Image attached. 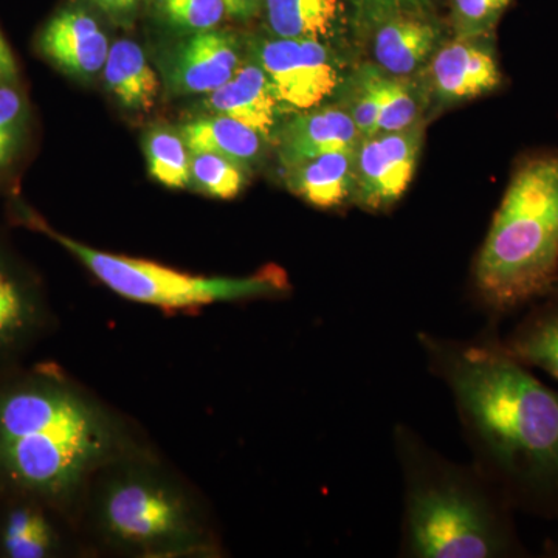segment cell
I'll list each match as a JSON object with an SVG mask.
<instances>
[{"instance_id":"6da1fadb","label":"cell","mask_w":558,"mask_h":558,"mask_svg":"<svg viewBox=\"0 0 558 558\" xmlns=\"http://www.w3.org/2000/svg\"><path fill=\"white\" fill-rule=\"evenodd\" d=\"M418 332L433 376L449 388L473 465L515 512L558 520V392L499 344Z\"/></svg>"},{"instance_id":"7a4b0ae2","label":"cell","mask_w":558,"mask_h":558,"mask_svg":"<svg viewBox=\"0 0 558 558\" xmlns=\"http://www.w3.org/2000/svg\"><path fill=\"white\" fill-rule=\"evenodd\" d=\"M128 451L119 418L54 366L0 384V483L17 495L72 508Z\"/></svg>"},{"instance_id":"3957f363","label":"cell","mask_w":558,"mask_h":558,"mask_svg":"<svg viewBox=\"0 0 558 558\" xmlns=\"http://www.w3.org/2000/svg\"><path fill=\"white\" fill-rule=\"evenodd\" d=\"M403 478L400 556L526 558L515 510L475 465L458 464L413 428L396 425Z\"/></svg>"},{"instance_id":"277c9868","label":"cell","mask_w":558,"mask_h":558,"mask_svg":"<svg viewBox=\"0 0 558 558\" xmlns=\"http://www.w3.org/2000/svg\"><path fill=\"white\" fill-rule=\"evenodd\" d=\"M558 286V156L513 172L473 266V292L492 326Z\"/></svg>"},{"instance_id":"5b68a950","label":"cell","mask_w":558,"mask_h":558,"mask_svg":"<svg viewBox=\"0 0 558 558\" xmlns=\"http://www.w3.org/2000/svg\"><path fill=\"white\" fill-rule=\"evenodd\" d=\"M90 519L109 548L134 557L199 556L215 550L207 517L193 492L135 451L92 478Z\"/></svg>"},{"instance_id":"8992f818","label":"cell","mask_w":558,"mask_h":558,"mask_svg":"<svg viewBox=\"0 0 558 558\" xmlns=\"http://www.w3.org/2000/svg\"><path fill=\"white\" fill-rule=\"evenodd\" d=\"M21 218L28 229L46 234L68 250L106 288L134 303L171 312L196 311L216 303L284 299L292 292L288 274L277 264L245 277H202L149 259L89 247L51 229L32 211L22 213Z\"/></svg>"},{"instance_id":"52a82bcc","label":"cell","mask_w":558,"mask_h":558,"mask_svg":"<svg viewBox=\"0 0 558 558\" xmlns=\"http://www.w3.org/2000/svg\"><path fill=\"white\" fill-rule=\"evenodd\" d=\"M250 54L259 62L284 113L323 106L339 94L348 73L339 54L318 39H256Z\"/></svg>"},{"instance_id":"ba28073f","label":"cell","mask_w":558,"mask_h":558,"mask_svg":"<svg viewBox=\"0 0 558 558\" xmlns=\"http://www.w3.org/2000/svg\"><path fill=\"white\" fill-rule=\"evenodd\" d=\"M422 143L424 123L363 138L355 153V204L368 211L395 207L416 172Z\"/></svg>"},{"instance_id":"9c48e42d","label":"cell","mask_w":558,"mask_h":558,"mask_svg":"<svg viewBox=\"0 0 558 558\" xmlns=\"http://www.w3.org/2000/svg\"><path fill=\"white\" fill-rule=\"evenodd\" d=\"M242 61L240 38L213 28L175 44L165 53L161 72L171 94L207 95L233 78Z\"/></svg>"},{"instance_id":"30bf717a","label":"cell","mask_w":558,"mask_h":558,"mask_svg":"<svg viewBox=\"0 0 558 558\" xmlns=\"http://www.w3.org/2000/svg\"><path fill=\"white\" fill-rule=\"evenodd\" d=\"M490 36L440 44L428 62L429 90L439 105H457L490 94L501 84Z\"/></svg>"},{"instance_id":"8fae6325","label":"cell","mask_w":558,"mask_h":558,"mask_svg":"<svg viewBox=\"0 0 558 558\" xmlns=\"http://www.w3.org/2000/svg\"><path fill=\"white\" fill-rule=\"evenodd\" d=\"M38 49L65 75L89 81L105 69L110 46L92 14L80 7H69L47 22L38 38Z\"/></svg>"},{"instance_id":"7c38bea8","label":"cell","mask_w":558,"mask_h":558,"mask_svg":"<svg viewBox=\"0 0 558 558\" xmlns=\"http://www.w3.org/2000/svg\"><path fill=\"white\" fill-rule=\"evenodd\" d=\"M274 140L279 165L288 170L323 154L357 149L363 137L347 110L330 105L293 113Z\"/></svg>"},{"instance_id":"4fadbf2b","label":"cell","mask_w":558,"mask_h":558,"mask_svg":"<svg viewBox=\"0 0 558 558\" xmlns=\"http://www.w3.org/2000/svg\"><path fill=\"white\" fill-rule=\"evenodd\" d=\"M47 325L49 312L38 286L0 252V366L24 354Z\"/></svg>"},{"instance_id":"5bb4252c","label":"cell","mask_w":558,"mask_h":558,"mask_svg":"<svg viewBox=\"0 0 558 558\" xmlns=\"http://www.w3.org/2000/svg\"><path fill=\"white\" fill-rule=\"evenodd\" d=\"M202 106L209 113L230 117L252 128L266 142L275 138L284 116L266 72L252 54L244 58L233 78L205 95Z\"/></svg>"},{"instance_id":"9a60e30c","label":"cell","mask_w":558,"mask_h":558,"mask_svg":"<svg viewBox=\"0 0 558 558\" xmlns=\"http://www.w3.org/2000/svg\"><path fill=\"white\" fill-rule=\"evenodd\" d=\"M373 31L374 64L398 78H409L427 65L442 44L438 25L425 14H396Z\"/></svg>"},{"instance_id":"2e32d148","label":"cell","mask_w":558,"mask_h":558,"mask_svg":"<svg viewBox=\"0 0 558 558\" xmlns=\"http://www.w3.org/2000/svg\"><path fill=\"white\" fill-rule=\"evenodd\" d=\"M355 153L340 150L315 157L284 170V183L290 193L307 202L312 207L332 209L354 202Z\"/></svg>"},{"instance_id":"e0dca14e","label":"cell","mask_w":558,"mask_h":558,"mask_svg":"<svg viewBox=\"0 0 558 558\" xmlns=\"http://www.w3.org/2000/svg\"><path fill=\"white\" fill-rule=\"evenodd\" d=\"M502 349L526 365L558 380V286L535 301L509 333H499Z\"/></svg>"},{"instance_id":"ac0fdd59","label":"cell","mask_w":558,"mask_h":558,"mask_svg":"<svg viewBox=\"0 0 558 558\" xmlns=\"http://www.w3.org/2000/svg\"><path fill=\"white\" fill-rule=\"evenodd\" d=\"M106 87L124 109L131 112H149L159 97V76L146 60L137 43L120 39L109 49L102 69Z\"/></svg>"},{"instance_id":"d6986e66","label":"cell","mask_w":558,"mask_h":558,"mask_svg":"<svg viewBox=\"0 0 558 558\" xmlns=\"http://www.w3.org/2000/svg\"><path fill=\"white\" fill-rule=\"evenodd\" d=\"M0 519V553L10 558H47L61 550L58 529L47 515V506L20 495Z\"/></svg>"},{"instance_id":"ffe728a7","label":"cell","mask_w":558,"mask_h":558,"mask_svg":"<svg viewBox=\"0 0 558 558\" xmlns=\"http://www.w3.org/2000/svg\"><path fill=\"white\" fill-rule=\"evenodd\" d=\"M267 25L274 38H336L343 28V0H264Z\"/></svg>"},{"instance_id":"44dd1931","label":"cell","mask_w":558,"mask_h":558,"mask_svg":"<svg viewBox=\"0 0 558 558\" xmlns=\"http://www.w3.org/2000/svg\"><path fill=\"white\" fill-rule=\"evenodd\" d=\"M180 134L191 154L213 153L252 170L264 156L266 138L240 121L226 116L202 117L182 124Z\"/></svg>"},{"instance_id":"7402d4cb","label":"cell","mask_w":558,"mask_h":558,"mask_svg":"<svg viewBox=\"0 0 558 558\" xmlns=\"http://www.w3.org/2000/svg\"><path fill=\"white\" fill-rule=\"evenodd\" d=\"M149 174L168 189H189L191 153L180 131L157 124L146 132Z\"/></svg>"},{"instance_id":"603a6c76","label":"cell","mask_w":558,"mask_h":558,"mask_svg":"<svg viewBox=\"0 0 558 558\" xmlns=\"http://www.w3.org/2000/svg\"><path fill=\"white\" fill-rule=\"evenodd\" d=\"M374 83L379 100L377 134L409 130L414 124L422 123L421 95L409 78L387 75L377 68Z\"/></svg>"},{"instance_id":"cb8c5ba5","label":"cell","mask_w":558,"mask_h":558,"mask_svg":"<svg viewBox=\"0 0 558 558\" xmlns=\"http://www.w3.org/2000/svg\"><path fill=\"white\" fill-rule=\"evenodd\" d=\"M250 170L238 161L213 153L191 154L190 186L215 199L240 196L247 185Z\"/></svg>"},{"instance_id":"d4e9b609","label":"cell","mask_w":558,"mask_h":558,"mask_svg":"<svg viewBox=\"0 0 558 558\" xmlns=\"http://www.w3.org/2000/svg\"><path fill=\"white\" fill-rule=\"evenodd\" d=\"M156 10L172 32L185 36L218 28L227 16L223 0H156Z\"/></svg>"},{"instance_id":"484cf974","label":"cell","mask_w":558,"mask_h":558,"mask_svg":"<svg viewBox=\"0 0 558 558\" xmlns=\"http://www.w3.org/2000/svg\"><path fill=\"white\" fill-rule=\"evenodd\" d=\"M512 0H451V22L457 38L490 36Z\"/></svg>"},{"instance_id":"4316f807","label":"cell","mask_w":558,"mask_h":558,"mask_svg":"<svg viewBox=\"0 0 558 558\" xmlns=\"http://www.w3.org/2000/svg\"><path fill=\"white\" fill-rule=\"evenodd\" d=\"M348 2L354 9L360 24L371 28L396 14H424L429 7V0H348Z\"/></svg>"},{"instance_id":"83f0119b","label":"cell","mask_w":558,"mask_h":558,"mask_svg":"<svg viewBox=\"0 0 558 558\" xmlns=\"http://www.w3.org/2000/svg\"><path fill=\"white\" fill-rule=\"evenodd\" d=\"M17 83H0V134L22 140L27 123V102Z\"/></svg>"},{"instance_id":"f1b7e54d","label":"cell","mask_w":558,"mask_h":558,"mask_svg":"<svg viewBox=\"0 0 558 558\" xmlns=\"http://www.w3.org/2000/svg\"><path fill=\"white\" fill-rule=\"evenodd\" d=\"M109 17L121 25L130 24L137 14L142 0H95Z\"/></svg>"},{"instance_id":"f546056e","label":"cell","mask_w":558,"mask_h":558,"mask_svg":"<svg viewBox=\"0 0 558 558\" xmlns=\"http://www.w3.org/2000/svg\"><path fill=\"white\" fill-rule=\"evenodd\" d=\"M227 16L238 21H248L255 17L264 7V0H223Z\"/></svg>"},{"instance_id":"4dcf8cb0","label":"cell","mask_w":558,"mask_h":558,"mask_svg":"<svg viewBox=\"0 0 558 558\" xmlns=\"http://www.w3.org/2000/svg\"><path fill=\"white\" fill-rule=\"evenodd\" d=\"M17 78H20V70H17L13 51L0 33V83H17Z\"/></svg>"},{"instance_id":"1f68e13d","label":"cell","mask_w":558,"mask_h":558,"mask_svg":"<svg viewBox=\"0 0 558 558\" xmlns=\"http://www.w3.org/2000/svg\"><path fill=\"white\" fill-rule=\"evenodd\" d=\"M20 143L21 140L0 134V168L10 163V160L13 159L14 153H16Z\"/></svg>"},{"instance_id":"d6a6232c","label":"cell","mask_w":558,"mask_h":558,"mask_svg":"<svg viewBox=\"0 0 558 558\" xmlns=\"http://www.w3.org/2000/svg\"><path fill=\"white\" fill-rule=\"evenodd\" d=\"M550 553H554V556L558 557V546H554V549L550 550Z\"/></svg>"}]
</instances>
